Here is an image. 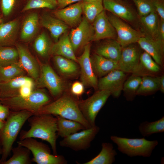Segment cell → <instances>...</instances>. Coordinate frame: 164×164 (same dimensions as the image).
<instances>
[{"label":"cell","mask_w":164,"mask_h":164,"mask_svg":"<svg viewBox=\"0 0 164 164\" xmlns=\"http://www.w3.org/2000/svg\"><path fill=\"white\" fill-rule=\"evenodd\" d=\"M55 117L50 114L32 115L27 120L30 128L27 131H21L20 140L30 138L40 139L49 143L53 154L57 155L56 141L58 135L57 119Z\"/></svg>","instance_id":"cell-1"},{"label":"cell","mask_w":164,"mask_h":164,"mask_svg":"<svg viewBox=\"0 0 164 164\" xmlns=\"http://www.w3.org/2000/svg\"><path fill=\"white\" fill-rule=\"evenodd\" d=\"M78 102L72 95L64 94L55 101L42 107L34 114L57 115L78 122L86 128H90L92 126L83 115L79 107Z\"/></svg>","instance_id":"cell-2"},{"label":"cell","mask_w":164,"mask_h":164,"mask_svg":"<svg viewBox=\"0 0 164 164\" xmlns=\"http://www.w3.org/2000/svg\"><path fill=\"white\" fill-rule=\"evenodd\" d=\"M33 115V112L27 111H13L10 113L2 129L3 161L5 160L10 154L12 145L22 126L28 119Z\"/></svg>","instance_id":"cell-3"},{"label":"cell","mask_w":164,"mask_h":164,"mask_svg":"<svg viewBox=\"0 0 164 164\" xmlns=\"http://www.w3.org/2000/svg\"><path fill=\"white\" fill-rule=\"evenodd\" d=\"M51 101L49 96L44 91L33 90L26 97L17 95L11 97L0 98L1 103L14 111H29L34 114Z\"/></svg>","instance_id":"cell-4"},{"label":"cell","mask_w":164,"mask_h":164,"mask_svg":"<svg viewBox=\"0 0 164 164\" xmlns=\"http://www.w3.org/2000/svg\"><path fill=\"white\" fill-rule=\"evenodd\" d=\"M110 139L117 145L119 151L131 157H150L158 144L157 140H148L144 138H131L113 135Z\"/></svg>","instance_id":"cell-5"},{"label":"cell","mask_w":164,"mask_h":164,"mask_svg":"<svg viewBox=\"0 0 164 164\" xmlns=\"http://www.w3.org/2000/svg\"><path fill=\"white\" fill-rule=\"evenodd\" d=\"M18 145L26 147L32 153V161L37 164H66L67 160L62 155L52 154L46 145L30 138L17 142Z\"/></svg>","instance_id":"cell-6"},{"label":"cell","mask_w":164,"mask_h":164,"mask_svg":"<svg viewBox=\"0 0 164 164\" xmlns=\"http://www.w3.org/2000/svg\"><path fill=\"white\" fill-rule=\"evenodd\" d=\"M111 95L109 91L98 90L87 98L79 101L83 115L91 126L95 125V120L98 113Z\"/></svg>","instance_id":"cell-7"},{"label":"cell","mask_w":164,"mask_h":164,"mask_svg":"<svg viewBox=\"0 0 164 164\" xmlns=\"http://www.w3.org/2000/svg\"><path fill=\"white\" fill-rule=\"evenodd\" d=\"M40 70L39 76L36 80L38 86L47 88L54 98H58L65 90V82L48 64H43Z\"/></svg>","instance_id":"cell-8"},{"label":"cell","mask_w":164,"mask_h":164,"mask_svg":"<svg viewBox=\"0 0 164 164\" xmlns=\"http://www.w3.org/2000/svg\"><path fill=\"white\" fill-rule=\"evenodd\" d=\"M100 129V128L96 125L90 128H85L64 138L60 142V145L76 151L86 150L90 146L91 142Z\"/></svg>","instance_id":"cell-9"},{"label":"cell","mask_w":164,"mask_h":164,"mask_svg":"<svg viewBox=\"0 0 164 164\" xmlns=\"http://www.w3.org/2000/svg\"><path fill=\"white\" fill-rule=\"evenodd\" d=\"M108 16L116 31V40L122 48L137 43L141 37L145 35L144 33L132 28L123 20L111 13Z\"/></svg>","instance_id":"cell-10"},{"label":"cell","mask_w":164,"mask_h":164,"mask_svg":"<svg viewBox=\"0 0 164 164\" xmlns=\"http://www.w3.org/2000/svg\"><path fill=\"white\" fill-rule=\"evenodd\" d=\"M94 34L93 25L84 17L77 26L72 29L69 35L74 52L92 41Z\"/></svg>","instance_id":"cell-11"},{"label":"cell","mask_w":164,"mask_h":164,"mask_svg":"<svg viewBox=\"0 0 164 164\" xmlns=\"http://www.w3.org/2000/svg\"><path fill=\"white\" fill-rule=\"evenodd\" d=\"M89 43L84 47L82 54L77 57V63L79 65L81 82L84 86L97 89V78L95 74L92 67L90 52Z\"/></svg>","instance_id":"cell-12"},{"label":"cell","mask_w":164,"mask_h":164,"mask_svg":"<svg viewBox=\"0 0 164 164\" xmlns=\"http://www.w3.org/2000/svg\"><path fill=\"white\" fill-rule=\"evenodd\" d=\"M126 73L116 69L98 80L97 89L109 91L114 97H118L123 91L126 79Z\"/></svg>","instance_id":"cell-13"},{"label":"cell","mask_w":164,"mask_h":164,"mask_svg":"<svg viewBox=\"0 0 164 164\" xmlns=\"http://www.w3.org/2000/svg\"><path fill=\"white\" fill-rule=\"evenodd\" d=\"M136 43L122 48L121 56L118 62L117 69L125 73H132L138 64L142 53V49Z\"/></svg>","instance_id":"cell-14"},{"label":"cell","mask_w":164,"mask_h":164,"mask_svg":"<svg viewBox=\"0 0 164 164\" xmlns=\"http://www.w3.org/2000/svg\"><path fill=\"white\" fill-rule=\"evenodd\" d=\"M94 34L92 41L116 39L115 30L109 20L104 9L96 18L93 23Z\"/></svg>","instance_id":"cell-15"},{"label":"cell","mask_w":164,"mask_h":164,"mask_svg":"<svg viewBox=\"0 0 164 164\" xmlns=\"http://www.w3.org/2000/svg\"><path fill=\"white\" fill-rule=\"evenodd\" d=\"M104 9L123 20L133 23L137 16L133 9L122 0H103Z\"/></svg>","instance_id":"cell-16"},{"label":"cell","mask_w":164,"mask_h":164,"mask_svg":"<svg viewBox=\"0 0 164 164\" xmlns=\"http://www.w3.org/2000/svg\"><path fill=\"white\" fill-rule=\"evenodd\" d=\"M141 49L149 54L160 66H163L164 43L145 35L137 43Z\"/></svg>","instance_id":"cell-17"},{"label":"cell","mask_w":164,"mask_h":164,"mask_svg":"<svg viewBox=\"0 0 164 164\" xmlns=\"http://www.w3.org/2000/svg\"><path fill=\"white\" fill-rule=\"evenodd\" d=\"M83 13L82 1L59 9L54 12L56 17L68 26L75 27L81 22Z\"/></svg>","instance_id":"cell-18"},{"label":"cell","mask_w":164,"mask_h":164,"mask_svg":"<svg viewBox=\"0 0 164 164\" xmlns=\"http://www.w3.org/2000/svg\"><path fill=\"white\" fill-rule=\"evenodd\" d=\"M16 48L19 54V61L22 66L31 78L37 80L40 70L37 61L25 46L18 44Z\"/></svg>","instance_id":"cell-19"},{"label":"cell","mask_w":164,"mask_h":164,"mask_svg":"<svg viewBox=\"0 0 164 164\" xmlns=\"http://www.w3.org/2000/svg\"><path fill=\"white\" fill-rule=\"evenodd\" d=\"M27 84L34 86L35 84L33 78L24 75L0 83V98H8L19 95L20 87Z\"/></svg>","instance_id":"cell-20"},{"label":"cell","mask_w":164,"mask_h":164,"mask_svg":"<svg viewBox=\"0 0 164 164\" xmlns=\"http://www.w3.org/2000/svg\"><path fill=\"white\" fill-rule=\"evenodd\" d=\"M160 67L149 54L144 51L142 53L138 64L132 73L141 77L156 76L155 75L161 70Z\"/></svg>","instance_id":"cell-21"},{"label":"cell","mask_w":164,"mask_h":164,"mask_svg":"<svg viewBox=\"0 0 164 164\" xmlns=\"http://www.w3.org/2000/svg\"><path fill=\"white\" fill-rule=\"evenodd\" d=\"M49 53L54 56H60L73 60L77 63V57L66 32L53 45Z\"/></svg>","instance_id":"cell-22"},{"label":"cell","mask_w":164,"mask_h":164,"mask_svg":"<svg viewBox=\"0 0 164 164\" xmlns=\"http://www.w3.org/2000/svg\"><path fill=\"white\" fill-rule=\"evenodd\" d=\"M40 23L42 26L50 31L56 42L62 35L67 32L68 28V26L63 22L48 15L42 17Z\"/></svg>","instance_id":"cell-23"},{"label":"cell","mask_w":164,"mask_h":164,"mask_svg":"<svg viewBox=\"0 0 164 164\" xmlns=\"http://www.w3.org/2000/svg\"><path fill=\"white\" fill-rule=\"evenodd\" d=\"M94 73L97 78L102 77L117 69L118 62L111 60L96 54L91 57Z\"/></svg>","instance_id":"cell-24"},{"label":"cell","mask_w":164,"mask_h":164,"mask_svg":"<svg viewBox=\"0 0 164 164\" xmlns=\"http://www.w3.org/2000/svg\"><path fill=\"white\" fill-rule=\"evenodd\" d=\"M99 45L96 49V54L106 58L118 62L122 47L116 39H110Z\"/></svg>","instance_id":"cell-25"},{"label":"cell","mask_w":164,"mask_h":164,"mask_svg":"<svg viewBox=\"0 0 164 164\" xmlns=\"http://www.w3.org/2000/svg\"><path fill=\"white\" fill-rule=\"evenodd\" d=\"M140 18V22L145 33V35L158 40L160 19L155 11Z\"/></svg>","instance_id":"cell-26"},{"label":"cell","mask_w":164,"mask_h":164,"mask_svg":"<svg viewBox=\"0 0 164 164\" xmlns=\"http://www.w3.org/2000/svg\"><path fill=\"white\" fill-rule=\"evenodd\" d=\"M55 65L60 73L66 78L76 76L79 72V68L76 62L60 56H54Z\"/></svg>","instance_id":"cell-27"},{"label":"cell","mask_w":164,"mask_h":164,"mask_svg":"<svg viewBox=\"0 0 164 164\" xmlns=\"http://www.w3.org/2000/svg\"><path fill=\"white\" fill-rule=\"evenodd\" d=\"M38 15L33 12L29 15L25 19L21 29L20 38L28 41L33 38L37 33L39 26Z\"/></svg>","instance_id":"cell-28"},{"label":"cell","mask_w":164,"mask_h":164,"mask_svg":"<svg viewBox=\"0 0 164 164\" xmlns=\"http://www.w3.org/2000/svg\"><path fill=\"white\" fill-rule=\"evenodd\" d=\"M57 119V135L65 138L72 134L86 128L80 123L59 116Z\"/></svg>","instance_id":"cell-29"},{"label":"cell","mask_w":164,"mask_h":164,"mask_svg":"<svg viewBox=\"0 0 164 164\" xmlns=\"http://www.w3.org/2000/svg\"><path fill=\"white\" fill-rule=\"evenodd\" d=\"M102 149L100 153L95 157L83 164H111L115 160L117 155L114 149L112 144L103 142Z\"/></svg>","instance_id":"cell-30"},{"label":"cell","mask_w":164,"mask_h":164,"mask_svg":"<svg viewBox=\"0 0 164 164\" xmlns=\"http://www.w3.org/2000/svg\"><path fill=\"white\" fill-rule=\"evenodd\" d=\"M82 7L85 17L91 23L104 9L103 0H83Z\"/></svg>","instance_id":"cell-31"},{"label":"cell","mask_w":164,"mask_h":164,"mask_svg":"<svg viewBox=\"0 0 164 164\" xmlns=\"http://www.w3.org/2000/svg\"><path fill=\"white\" fill-rule=\"evenodd\" d=\"M18 26V21L16 20L1 24L0 26V45L8 44L13 41Z\"/></svg>","instance_id":"cell-32"},{"label":"cell","mask_w":164,"mask_h":164,"mask_svg":"<svg viewBox=\"0 0 164 164\" xmlns=\"http://www.w3.org/2000/svg\"><path fill=\"white\" fill-rule=\"evenodd\" d=\"M25 72L19 61L9 66L0 67V83L24 76Z\"/></svg>","instance_id":"cell-33"},{"label":"cell","mask_w":164,"mask_h":164,"mask_svg":"<svg viewBox=\"0 0 164 164\" xmlns=\"http://www.w3.org/2000/svg\"><path fill=\"white\" fill-rule=\"evenodd\" d=\"M159 90V77L146 76L142 77V81L136 94L148 95Z\"/></svg>","instance_id":"cell-34"},{"label":"cell","mask_w":164,"mask_h":164,"mask_svg":"<svg viewBox=\"0 0 164 164\" xmlns=\"http://www.w3.org/2000/svg\"><path fill=\"white\" fill-rule=\"evenodd\" d=\"M12 156L8 160L3 162L4 164H29L31 163L30 158V151L27 148L18 145L12 148Z\"/></svg>","instance_id":"cell-35"},{"label":"cell","mask_w":164,"mask_h":164,"mask_svg":"<svg viewBox=\"0 0 164 164\" xmlns=\"http://www.w3.org/2000/svg\"><path fill=\"white\" fill-rule=\"evenodd\" d=\"M141 134L144 137H148L155 133L164 132V117L156 121L149 122L145 121L141 123L138 126Z\"/></svg>","instance_id":"cell-36"},{"label":"cell","mask_w":164,"mask_h":164,"mask_svg":"<svg viewBox=\"0 0 164 164\" xmlns=\"http://www.w3.org/2000/svg\"><path fill=\"white\" fill-rule=\"evenodd\" d=\"M142 77L132 74L124 83L123 91L125 96L128 101L134 99L140 84Z\"/></svg>","instance_id":"cell-37"},{"label":"cell","mask_w":164,"mask_h":164,"mask_svg":"<svg viewBox=\"0 0 164 164\" xmlns=\"http://www.w3.org/2000/svg\"><path fill=\"white\" fill-rule=\"evenodd\" d=\"M19 60L16 48L0 45V67L11 65L18 62Z\"/></svg>","instance_id":"cell-38"},{"label":"cell","mask_w":164,"mask_h":164,"mask_svg":"<svg viewBox=\"0 0 164 164\" xmlns=\"http://www.w3.org/2000/svg\"><path fill=\"white\" fill-rule=\"evenodd\" d=\"M52 46L49 38L45 32H42L37 37L33 45L36 51L43 57L48 55Z\"/></svg>","instance_id":"cell-39"},{"label":"cell","mask_w":164,"mask_h":164,"mask_svg":"<svg viewBox=\"0 0 164 164\" xmlns=\"http://www.w3.org/2000/svg\"><path fill=\"white\" fill-rule=\"evenodd\" d=\"M57 7V2L55 0H28L22 11L45 8L53 9Z\"/></svg>","instance_id":"cell-40"},{"label":"cell","mask_w":164,"mask_h":164,"mask_svg":"<svg viewBox=\"0 0 164 164\" xmlns=\"http://www.w3.org/2000/svg\"><path fill=\"white\" fill-rule=\"evenodd\" d=\"M156 0H132L137 9L140 17L146 15L155 11V3Z\"/></svg>","instance_id":"cell-41"},{"label":"cell","mask_w":164,"mask_h":164,"mask_svg":"<svg viewBox=\"0 0 164 164\" xmlns=\"http://www.w3.org/2000/svg\"><path fill=\"white\" fill-rule=\"evenodd\" d=\"M17 0H0V7L3 14L7 16L15 6Z\"/></svg>","instance_id":"cell-42"},{"label":"cell","mask_w":164,"mask_h":164,"mask_svg":"<svg viewBox=\"0 0 164 164\" xmlns=\"http://www.w3.org/2000/svg\"><path fill=\"white\" fill-rule=\"evenodd\" d=\"M84 85L80 82L75 81L72 84L71 86V92L74 96H80L84 93Z\"/></svg>","instance_id":"cell-43"},{"label":"cell","mask_w":164,"mask_h":164,"mask_svg":"<svg viewBox=\"0 0 164 164\" xmlns=\"http://www.w3.org/2000/svg\"><path fill=\"white\" fill-rule=\"evenodd\" d=\"M155 11L160 19L164 20V3L163 0H156L155 3Z\"/></svg>","instance_id":"cell-44"},{"label":"cell","mask_w":164,"mask_h":164,"mask_svg":"<svg viewBox=\"0 0 164 164\" xmlns=\"http://www.w3.org/2000/svg\"><path fill=\"white\" fill-rule=\"evenodd\" d=\"M34 86L27 84L23 85L20 88L19 95L22 97H26L30 95L33 91Z\"/></svg>","instance_id":"cell-45"},{"label":"cell","mask_w":164,"mask_h":164,"mask_svg":"<svg viewBox=\"0 0 164 164\" xmlns=\"http://www.w3.org/2000/svg\"><path fill=\"white\" fill-rule=\"evenodd\" d=\"M9 114V108L6 106L0 104V120L4 121L7 118Z\"/></svg>","instance_id":"cell-46"},{"label":"cell","mask_w":164,"mask_h":164,"mask_svg":"<svg viewBox=\"0 0 164 164\" xmlns=\"http://www.w3.org/2000/svg\"><path fill=\"white\" fill-rule=\"evenodd\" d=\"M83 0H58L57 2V7L59 9L64 8L67 6L75 2H77Z\"/></svg>","instance_id":"cell-47"},{"label":"cell","mask_w":164,"mask_h":164,"mask_svg":"<svg viewBox=\"0 0 164 164\" xmlns=\"http://www.w3.org/2000/svg\"><path fill=\"white\" fill-rule=\"evenodd\" d=\"M158 40L164 43V20L161 19Z\"/></svg>","instance_id":"cell-48"},{"label":"cell","mask_w":164,"mask_h":164,"mask_svg":"<svg viewBox=\"0 0 164 164\" xmlns=\"http://www.w3.org/2000/svg\"><path fill=\"white\" fill-rule=\"evenodd\" d=\"M159 90L162 93L164 92V75L159 77Z\"/></svg>","instance_id":"cell-49"},{"label":"cell","mask_w":164,"mask_h":164,"mask_svg":"<svg viewBox=\"0 0 164 164\" xmlns=\"http://www.w3.org/2000/svg\"><path fill=\"white\" fill-rule=\"evenodd\" d=\"M2 121L0 120V130L2 129L4 124Z\"/></svg>","instance_id":"cell-50"},{"label":"cell","mask_w":164,"mask_h":164,"mask_svg":"<svg viewBox=\"0 0 164 164\" xmlns=\"http://www.w3.org/2000/svg\"><path fill=\"white\" fill-rule=\"evenodd\" d=\"M2 23V19L0 17V26Z\"/></svg>","instance_id":"cell-51"},{"label":"cell","mask_w":164,"mask_h":164,"mask_svg":"<svg viewBox=\"0 0 164 164\" xmlns=\"http://www.w3.org/2000/svg\"><path fill=\"white\" fill-rule=\"evenodd\" d=\"M1 151H0V155L1 154Z\"/></svg>","instance_id":"cell-52"},{"label":"cell","mask_w":164,"mask_h":164,"mask_svg":"<svg viewBox=\"0 0 164 164\" xmlns=\"http://www.w3.org/2000/svg\"><path fill=\"white\" fill-rule=\"evenodd\" d=\"M56 0V1H57L58 0Z\"/></svg>","instance_id":"cell-53"}]
</instances>
